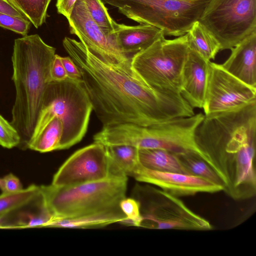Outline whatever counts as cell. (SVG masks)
Instances as JSON below:
<instances>
[{
	"label": "cell",
	"instance_id": "cell-1",
	"mask_svg": "<svg viewBox=\"0 0 256 256\" xmlns=\"http://www.w3.org/2000/svg\"><path fill=\"white\" fill-rule=\"evenodd\" d=\"M62 45L81 74L93 110L103 126L122 123L150 126L195 114L181 94L152 88L131 65L109 62L68 37L64 38Z\"/></svg>",
	"mask_w": 256,
	"mask_h": 256
},
{
	"label": "cell",
	"instance_id": "cell-2",
	"mask_svg": "<svg viewBox=\"0 0 256 256\" xmlns=\"http://www.w3.org/2000/svg\"><path fill=\"white\" fill-rule=\"evenodd\" d=\"M196 144L234 200L256 194V100L229 110L204 114Z\"/></svg>",
	"mask_w": 256,
	"mask_h": 256
},
{
	"label": "cell",
	"instance_id": "cell-3",
	"mask_svg": "<svg viewBox=\"0 0 256 256\" xmlns=\"http://www.w3.org/2000/svg\"><path fill=\"white\" fill-rule=\"evenodd\" d=\"M56 50L37 34L14 40L11 59L16 93L10 122L25 146L32 136L46 88L52 81L50 71Z\"/></svg>",
	"mask_w": 256,
	"mask_h": 256
},
{
	"label": "cell",
	"instance_id": "cell-4",
	"mask_svg": "<svg viewBox=\"0 0 256 256\" xmlns=\"http://www.w3.org/2000/svg\"><path fill=\"white\" fill-rule=\"evenodd\" d=\"M204 118V114L200 112L150 126L132 123L104 126L94 138L97 142L105 146L128 145L138 149L164 150L176 155L196 154L212 168L210 161L200 149L196 140L197 128Z\"/></svg>",
	"mask_w": 256,
	"mask_h": 256
},
{
	"label": "cell",
	"instance_id": "cell-5",
	"mask_svg": "<svg viewBox=\"0 0 256 256\" xmlns=\"http://www.w3.org/2000/svg\"><path fill=\"white\" fill-rule=\"evenodd\" d=\"M92 110L82 79L67 78L62 81H51L46 88L32 136L56 117L64 126L60 150L68 148L86 134Z\"/></svg>",
	"mask_w": 256,
	"mask_h": 256
},
{
	"label": "cell",
	"instance_id": "cell-6",
	"mask_svg": "<svg viewBox=\"0 0 256 256\" xmlns=\"http://www.w3.org/2000/svg\"><path fill=\"white\" fill-rule=\"evenodd\" d=\"M128 178H108L70 186H40L54 218L78 216L119 205Z\"/></svg>",
	"mask_w": 256,
	"mask_h": 256
},
{
	"label": "cell",
	"instance_id": "cell-7",
	"mask_svg": "<svg viewBox=\"0 0 256 256\" xmlns=\"http://www.w3.org/2000/svg\"><path fill=\"white\" fill-rule=\"evenodd\" d=\"M164 36L134 54L131 68L152 88L180 94L182 70L189 50L187 34L172 40Z\"/></svg>",
	"mask_w": 256,
	"mask_h": 256
},
{
	"label": "cell",
	"instance_id": "cell-8",
	"mask_svg": "<svg viewBox=\"0 0 256 256\" xmlns=\"http://www.w3.org/2000/svg\"><path fill=\"white\" fill-rule=\"evenodd\" d=\"M128 18L161 30L164 36L186 34L210 0H102Z\"/></svg>",
	"mask_w": 256,
	"mask_h": 256
},
{
	"label": "cell",
	"instance_id": "cell-9",
	"mask_svg": "<svg viewBox=\"0 0 256 256\" xmlns=\"http://www.w3.org/2000/svg\"><path fill=\"white\" fill-rule=\"evenodd\" d=\"M132 197L140 204L141 228L195 230L212 228L208 220L192 212L178 196L160 188L136 184Z\"/></svg>",
	"mask_w": 256,
	"mask_h": 256
},
{
	"label": "cell",
	"instance_id": "cell-10",
	"mask_svg": "<svg viewBox=\"0 0 256 256\" xmlns=\"http://www.w3.org/2000/svg\"><path fill=\"white\" fill-rule=\"evenodd\" d=\"M198 21L220 50H230L256 32V0H210Z\"/></svg>",
	"mask_w": 256,
	"mask_h": 256
},
{
	"label": "cell",
	"instance_id": "cell-11",
	"mask_svg": "<svg viewBox=\"0 0 256 256\" xmlns=\"http://www.w3.org/2000/svg\"><path fill=\"white\" fill-rule=\"evenodd\" d=\"M256 100V88L210 61L202 108L208 114L232 110Z\"/></svg>",
	"mask_w": 256,
	"mask_h": 256
},
{
	"label": "cell",
	"instance_id": "cell-12",
	"mask_svg": "<svg viewBox=\"0 0 256 256\" xmlns=\"http://www.w3.org/2000/svg\"><path fill=\"white\" fill-rule=\"evenodd\" d=\"M108 177V160L105 146L94 142L71 155L54 175L52 184L70 186Z\"/></svg>",
	"mask_w": 256,
	"mask_h": 256
},
{
	"label": "cell",
	"instance_id": "cell-13",
	"mask_svg": "<svg viewBox=\"0 0 256 256\" xmlns=\"http://www.w3.org/2000/svg\"><path fill=\"white\" fill-rule=\"evenodd\" d=\"M68 20L70 34L90 52L109 62L131 65V58L121 52L110 35L106 34L94 22L82 0H77Z\"/></svg>",
	"mask_w": 256,
	"mask_h": 256
},
{
	"label": "cell",
	"instance_id": "cell-14",
	"mask_svg": "<svg viewBox=\"0 0 256 256\" xmlns=\"http://www.w3.org/2000/svg\"><path fill=\"white\" fill-rule=\"evenodd\" d=\"M132 177L138 182L154 185L178 197L194 196L201 192L215 193L224 190L222 186L202 178L152 170L140 164Z\"/></svg>",
	"mask_w": 256,
	"mask_h": 256
},
{
	"label": "cell",
	"instance_id": "cell-15",
	"mask_svg": "<svg viewBox=\"0 0 256 256\" xmlns=\"http://www.w3.org/2000/svg\"><path fill=\"white\" fill-rule=\"evenodd\" d=\"M209 62L189 48L182 70L180 94L194 109L202 108Z\"/></svg>",
	"mask_w": 256,
	"mask_h": 256
},
{
	"label": "cell",
	"instance_id": "cell-16",
	"mask_svg": "<svg viewBox=\"0 0 256 256\" xmlns=\"http://www.w3.org/2000/svg\"><path fill=\"white\" fill-rule=\"evenodd\" d=\"M53 217L41 190L28 202L0 216V228H42Z\"/></svg>",
	"mask_w": 256,
	"mask_h": 256
},
{
	"label": "cell",
	"instance_id": "cell-17",
	"mask_svg": "<svg viewBox=\"0 0 256 256\" xmlns=\"http://www.w3.org/2000/svg\"><path fill=\"white\" fill-rule=\"evenodd\" d=\"M230 50V56L221 66L242 82L256 88V32Z\"/></svg>",
	"mask_w": 256,
	"mask_h": 256
},
{
	"label": "cell",
	"instance_id": "cell-18",
	"mask_svg": "<svg viewBox=\"0 0 256 256\" xmlns=\"http://www.w3.org/2000/svg\"><path fill=\"white\" fill-rule=\"evenodd\" d=\"M110 35L120 50L130 58L164 36L161 30L150 24L132 26L119 24Z\"/></svg>",
	"mask_w": 256,
	"mask_h": 256
},
{
	"label": "cell",
	"instance_id": "cell-19",
	"mask_svg": "<svg viewBox=\"0 0 256 256\" xmlns=\"http://www.w3.org/2000/svg\"><path fill=\"white\" fill-rule=\"evenodd\" d=\"M127 218L118 205L104 210L68 218H52L44 227L87 228H100L116 222L124 224Z\"/></svg>",
	"mask_w": 256,
	"mask_h": 256
},
{
	"label": "cell",
	"instance_id": "cell-20",
	"mask_svg": "<svg viewBox=\"0 0 256 256\" xmlns=\"http://www.w3.org/2000/svg\"><path fill=\"white\" fill-rule=\"evenodd\" d=\"M104 146L108 160V176H132L140 164L138 149L128 145Z\"/></svg>",
	"mask_w": 256,
	"mask_h": 256
},
{
	"label": "cell",
	"instance_id": "cell-21",
	"mask_svg": "<svg viewBox=\"0 0 256 256\" xmlns=\"http://www.w3.org/2000/svg\"><path fill=\"white\" fill-rule=\"evenodd\" d=\"M138 159L144 167L155 170L186 174L177 155L162 149H138Z\"/></svg>",
	"mask_w": 256,
	"mask_h": 256
},
{
	"label": "cell",
	"instance_id": "cell-22",
	"mask_svg": "<svg viewBox=\"0 0 256 256\" xmlns=\"http://www.w3.org/2000/svg\"><path fill=\"white\" fill-rule=\"evenodd\" d=\"M63 131L62 120L54 117L38 134L32 136L26 147L40 152L60 150Z\"/></svg>",
	"mask_w": 256,
	"mask_h": 256
},
{
	"label": "cell",
	"instance_id": "cell-23",
	"mask_svg": "<svg viewBox=\"0 0 256 256\" xmlns=\"http://www.w3.org/2000/svg\"><path fill=\"white\" fill-rule=\"evenodd\" d=\"M188 46L205 60H214L220 46L208 30L198 20L186 33Z\"/></svg>",
	"mask_w": 256,
	"mask_h": 256
},
{
	"label": "cell",
	"instance_id": "cell-24",
	"mask_svg": "<svg viewBox=\"0 0 256 256\" xmlns=\"http://www.w3.org/2000/svg\"><path fill=\"white\" fill-rule=\"evenodd\" d=\"M18 11L38 28L46 22L52 0H8Z\"/></svg>",
	"mask_w": 256,
	"mask_h": 256
},
{
	"label": "cell",
	"instance_id": "cell-25",
	"mask_svg": "<svg viewBox=\"0 0 256 256\" xmlns=\"http://www.w3.org/2000/svg\"><path fill=\"white\" fill-rule=\"evenodd\" d=\"M177 156L187 174L202 178L223 186L219 176L202 158L194 154Z\"/></svg>",
	"mask_w": 256,
	"mask_h": 256
},
{
	"label": "cell",
	"instance_id": "cell-26",
	"mask_svg": "<svg viewBox=\"0 0 256 256\" xmlns=\"http://www.w3.org/2000/svg\"><path fill=\"white\" fill-rule=\"evenodd\" d=\"M40 190V186L32 184L18 192H2L0 195V216L28 202Z\"/></svg>",
	"mask_w": 256,
	"mask_h": 256
},
{
	"label": "cell",
	"instance_id": "cell-27",
	"mask_svg": "<svg viewBox=\"0 0 256 256\" xmlns=\"http://www.w3.org/2000/svg\"><path fill=\"white\" fill-rule=\"evenodd\" d=\"M94 22L104 32L110 36L116 28L117 23L110 16L102 0H82Z\"/></svg>",
	"mask_w": 256,
	"mask_h": 256
},
{
	"label": "cell",
	"instance_id": "cell-28",
	"mask_svg": "<svg viewBox=\"0 0 256 256\" xmlns=\"http://www.w3.org/2000/svg\"><path fill=\"white\" fill-rule=\"evenodd\" d=\"M20 141L17 130L0 114V146L12 148L19 146Z\"/></svg>",
	"mask_w": 256,
	"mask_h": 256
},
{
	"label": "cell",
	"instance_id": "cell-29",
	"mask_svg": "<svg viewBox=\"0 0 256 256\" xmlns=\"http://www.w3.org/2000/svg\"><path fill=\"white\" fill-rule=\"evenodd\" d=\"M120 206L127 218L124 224L140 227L142 217L138 202L132 197L128 198L126 197L121 200Z\"/></svg>",
	"mask_w": 256,
	"mask_h": 256
},
{
	"label": "cell",
	"instance_id": "cell-30",
	"mask_svg": "<svg viewBox=\"0 0 256 256\" xmlns=\"http://www.w3.org/2000/svg\"><path fill=\"white\" fill-rule=\"evenodd\" d=\"M30 24V22L27 19L20 18L0 12V26L22 36L27 35Z\"/></svg>",
	"mask_w": 256,
	"mask_h": 256
},
{
	"label": "cell",
	"instance_id": "cell-31",
	"mask_svg": "<svg viewBox=\"0 0 256 256\" xmlns=\"http://www.w3.org/2000/svg\"><path fill=\"white\" fill-rule=\"evenodd\" d=\"M50 73L52 81H62L68 78L61 56L57 54H56L52 64Z\"/></svg>",
	"mask_w": 256,
	"mask_h": 256
},
{
	"label": "cell",
	"instance_id": "cell-32",
	"mask_svg": "<svg viewBox=\"0 0 256 256\" xmlns=\"http://www.w3.org/2000/svg\"><path fill=\"white\" fill-rule=\"evenodd\" d=\"M61 60L68 78L72 79H82L81 74L77 66L70 56L62 57Z\"/></svg>",
	"mask_w": 256,
	"mask_h": 256
},
{
	"label": "cell",
	"instance_id": "cell-33",
	"mask_svg": "<svg viewBox=\"0 0 256 256\" xmlns=\"http://www.w3.org/2000/svg\"><path fill=\"white\" fill-rule=\"evenodd\" d=\"M4 186V192H14L23 189L19 178L14 174L10 173L3 178Z\"/></svg>",
	"mask_w": 256,
	"mask_h": 256
},
{
	"label": "cell",
	"instance_id": "cell-34",
	"mask_svg": "<svg viewBox=\"0 0 256 256\" xmlns=\"http://www.w3.org/2000/svg\"><path fill=\"white\" fill-rule=\"evenodd\" d=\"M77 0H56L58 12L63 15L68 20L71 16Z\"/></svg>",
	"mask_w": 256,
	"mask_h": 256
},
{
	"label": "cell",
	"instance_id": "cell-35",
	"mask_svg": "<svg viewBox=\"0 0 256 256\" xmlns=\"http://www.w3.org/2000/svg\"><path fill=\"white\" fill-rule=\"evenodd\" d=\"M0 12L20 18L26 19L8 0H0Z\"/></svg>",
	"mask_w": 256,
	"mask_h": 256
},
{
	"label": "cell",
	"instance_id": "cell-36",
	"mask_svg": "<svg viewBox=\"0 0 256 256\" xmlns=\"http://www.w3.org/2000/svg\"><path fill=\"white\" fill-rule=\"evenodd\" d=\"M0 189L2 192H5L4 182L3 178H0Z\"/></svg>",
	"mask_w": 256,
	"mask_h": 256
}]
</instances>
